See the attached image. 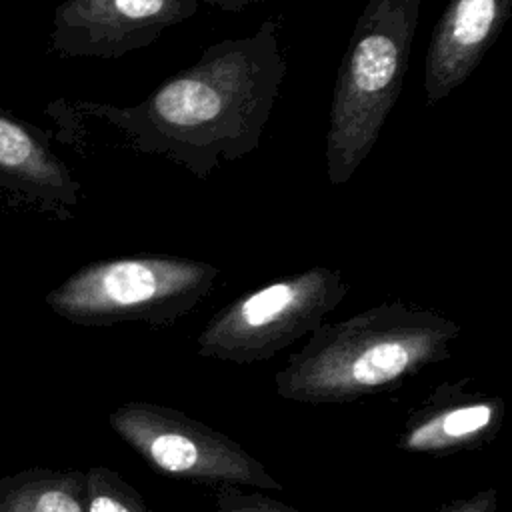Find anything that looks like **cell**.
Wrapping results in <instances>:
<instances>
[{
	"label": "cell",
	"instance_id": "obj_1",
	"mask_svg": "<svg viewBox=\"0 0 512 512\" xmlns=\"http://www.w3.org/2000/svg\"><path fill=\"white\" fill-rule=\"evenodd\" d=\"M286 72L278 22L268 18L250 36L210 44L138 104L78 102V110L116 128L132 150L168 158L206 182L222 160L258 148Z\"/></svg>",
	"mask_w": 512,
	"mask_h": 512
},
{
	"label": "cell",
	"instance_id": "obj_2",
	"mask_svg": "<svg viewBox=\"0 0 512 512\" xmlns=\"http://www.w3.org/2000/svg\"><path fill=\"white\" fill-rule=\"evenodd\" d=\"M462 328L452 318L388 300L322 322L274 376L276 394L300 404H348L402 386L452 356Z\"/></svg>",
	"mask_w": 512,
	"mask_h": 512
},
{
	"label": "cell",
	"instance_id": "obj_3",
	"mask_svg": "<svg viewBox=\"0 0 512 512\" xmlns=\"http://www.w3.org/2000/svg\"><path fill=\"white\" fill-rule=\"evenodd\" d=\"M422 0H366L340 62L326 134V172L346 184L402 94Z\"/></svg>",
	"mask_w": 512,
	"mask_h": 512
},
{
	"label": "cell",
	"instance_id": "obj_4",
	"mask_svg": "<svg viewBox=\"0 0 512 512\" xmlns=\"http://www.w3.org/2000/svg\"><path fill=\"white\" fill-rule=\"evenodd\" d=\"M220 268L170 254L88 262L46 294L50 310L78 326L140 322L166 328L214 290Z\"/></svg>",
	"mask_w": 512,
	"mask_h": 512
},
{
	"label": "cell",
	"instance_id": "obj_5",
	"mask_svg": "<svg viewBox=\"0 0 512 512\" xmlns=\"http://www.w3.org/2000/svg\"><path fill=\"white\" fill-rule=\"evenodd\" d=\"M338 268L314 264L272 280L222 306L196 336L202 358L254 364L316 330L348 296Z\"/></svg>",
	"mask_w": 512,
	"mask_h": 512
},
{
	"label": "cell",
	"instance_id": "obj_6",
	"mask_svg": "<svg viewBox=\"0 0 512 512\" xmlns=\"http://www.w3.org/2000/svg\"><path fill=\"white\" fill-rule=\"evenodd\" d=\"M108 424L152 470L194 484L284 490L260 460L228 434L150 400H126Z\"/></svg>",
	"mask_w": 512,
	"mask_h": 512
},
{
	"label": "cell",
	"instance_id": "obj_7",
	"mask_svg": "<svg viewBox=\"0 0 512 512\" xmlns=\"http://www.w3.org/2000/svg\"><path fill=\"white\" fill-rule=\"evenodd\" d=\"M196 12L198 0H64L52 16L50 48L62 58L116 60Z\"/></svg>",
	"mask_w": 512,
	"mask_h": 512
},
{
	"label": "cell",
	"instance_id": "obj_8",
	"mask_svg": "<svg viewBox=\"0 0 512 512\" xmlns=\"http://www.w3.org/2000/svg\"><path fill=\"white\" fill-rule=\"evenodd\" d=\"M500 396L472 390L468 380H446L414 406L398 434V448L408 454L452 456L492 444L504 424Z\"/></svg>",
	"mask_w": 512,
	"mask_h": 512
},
{
	"label": "cell",
	"instance_id": "obj_9",
	"mask_svg": "<svg viewBox=\"0 0 512 512\" xmlns=\"http://www.w3.org/2000/svg\"><path fill=\"white\" fill-rule=\"evenodd\" d=\"M0 192L60 220L74 216L80 182L50 148L48 134L0 108Z\"/></svg>",
	"mask_w": 512,
	"mask_h": 512
},
{
	"label": "cell",
	"instance_id": "obj_10",
	"mask_svg": "<svg viewBox=\"0 0 512 512\" xmlns=\"http://www.w3.org/2000/svg\"><path fill=\"white\" fill-rule=\"evenodd\" d=\"M512 0H450L440 14L424 60V96L436 106L478 68L496 44Z\"/></svg>",
	"mask_w": 512,
	"mask_h": 512
},
{
	"label": "cell",
	"instance_id": "obj_11",
	"mask_svg": "<svg viewBox=\"0 0 512 512\" xmlns=\"http://www.w3.org/2000/svg\"><path fill=\"white\" fill-rule=\"evenodd\" d=\"M0 512H86L84 472L36 466L4 476Z\"/></svg>",
	"mask_w": 512,
	"mask_h": 512
},
{
	"label": "cell",
	"instance_id": "obj_12",
	"mask_svg": "<svg viewBox=\"0 0 512 512\" xmlns=\"http://www.w3.org/2000/svg\"><path fill=\"white\" fill-rule=\"evenodd\" d=\"M86 512H152L144 496L108 466H90L84 472Z\"/></svg>",
	"mask_w": 512,
	"mask_h": 512
},
{
	"label": "cell",
	"instance_id": "obj_13",
	"mask_svg": "<svg viewBox=\"0 0 512 512\" xmlns=\"http://www.w3.org/2000/svg\"><path fill=\"white\" fill-rule=\"evenodd\" d=\"M216 512H304L260 492H246L234 484H220L216 490Z\"/></svg>",
	"mask_w": 512,
	"mask_h": 512
},
{
	"label": "cell",
	"instance_id": "obj_14",
	"mask_svg": "<svg viewBox=\"0 0 512 512\" xmlns=\"http://www.w3.org/2000/svg\"><path fill=\"white\" fill-rule=\"evenodd\" d=\"M500 508V492L498 488H482L468 496H458L434 512H498Z\"/></svg>",
	"mask_w": 512,
	"mask_h": 512
},
{
	"label": "cell",
	"instance_id": "obj_15",
	"mask_svg": "<svg viewBox=\"0 0 512 512\" xmlns=\"http://www.w3.org/2000/svg\"><path fill=\"white\" fill-rule=\"evenodd\" d=\"M218 10H224V12H240L252 4H262V2H268V0H202Z\"/></svg>",
	"mask_w": 512,
	"mask_h": 512
}]
</instances>
